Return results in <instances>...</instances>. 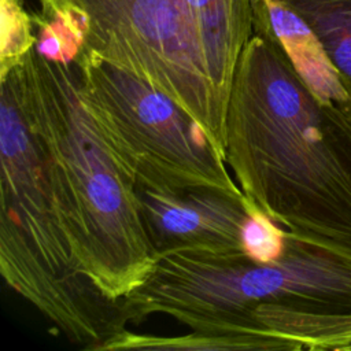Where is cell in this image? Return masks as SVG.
<instances>
[{
	"label": "cell",
	"instance_id": "7a4b0ae2",
	"mask_svg": "<svg viewBox=\"0 0 351 351\" xmlns=\"http://www.w3.org/2000/svg\"><path fill=\"white\" fill-rule=\"evenodd\" d=\"M7 78L38 134L67 239L80 271L119 304L154 269L133 180L118 166L80 95L75 63L44 58L33 47Z\"/></svg>",
	"mask_w": 351,
	"mask_h": 351
},
{
	"label": "cell",
	"instance_id": "5b68a950",
	"mask_svg": "<svg viewBox=\"0 0 351 351\" xmlns=\"http://www.w3.org/2000/svg\"><path fill=\"white\" fill-rule=\"evenodd\" d=\"M74 63L85 110L137 188L245 197L225 154L171 97L93 52L81 51Z\"/></svg>",
	"mask_w": 351,
	"mask_h": 351
},
{
	"label": "cell",
	"instance_id": "6da1fadb",
	"mask_svg": "<svg viewBox=\"0 0 351 351\" xmlns=\"http://www.w3.org/2000/svg\"><path fill=\"white\" fill-rule=\"evenodd\" d=\"M234 73L225 159L247 202L285 230L351 244V119L317 97L276 38L265 0Z\"/></svg>",
	"mask_w": 351,
	"mask_h": 351
},
{
	"label": "cell",
	"instance_id": "ba28073f",
	"mask_svg": "<svg viewBox=\"0 0 351 351\" xmlns=\"http://www.w3.org/2000/svg\"><path fill=\"white\" fill-rule=\"evenodd\" d=\"M210 73L230 100L241 51L254 34L251 0H184Z\"/></svg>",
	"mask_w": 351,
	"mask_h": 351
},
{
	"label": "cell",
	"instance_id": "277c9868",
	"mask_svg": "<svg viewBox=\"0 0 351 351\" xmlns=\"http://www.w3.org/2000/svg\"><path fill=\"white\" fill-rule=\"evenodd\" d=\"M263 302L351 314V244L287 230L285 251L273 263L245 254H165L119 302V315L125 325L165 314L202 333L251 335V311Z\"/></svg>",
	"mask_w": 351,
	"mask_h": 351
},
{
	"label": "cell",
	"instance_id": "9a60e30c",
	"mask_svg": "<svg viewBox=\"0 0 351 351\" xmlns=\"http://www.w3.org/2000/svg\"><path fill=\"white\" fill-rule=\"evenodd\" d=\"M265 1H267V0H265Z\"/></svg>",
	"mask_w": 351,
	"mask_h": 351
},
{
	"label": "cell",
	"instance_id": "7c38bea8",
	"mask_svg": "<svg viewBox=\"0 0 351 351\" xmlns=\"http://www.w3.org/2000/svg\"><path fill=\"white\" fill-rule=\"evenodd\" d=\"M0 74L14 67L36 45L33 16L22 5V0H0Z\"/></svg>",
	"mask_w": 351,
	"mask_h": 351
},
{
	"label": "cell",
	"instance_id": "8fae6325",
	"mask_svg": "<svg viewBox=\"0 0 351 351\" xmlns=\"http://www.w3.org/2000/svg\"><path fill=\"white\" fill-rule=\"evenodd\" d=\"M118 350H184V351H277L285 346L259 335H211L192 330L181 336L134 333L128 329L106 340L97 351Z\"/></svg>",
	"mask_w": 351,
	"mask_h": 351
},
{
	"label": "cell",
	"instance_id": "30bf717a",
	"mask_svg": "<svg viewBox=\"0 0 351 351\" xmlns=\"http://www.w3.org/2000/svg\"><path fill=\"white\" fill-rule=\"evenodd\" d=\"M314 30L335 64L350 103L351 119V0H280Z\"/></svg>",
	"mask_w": 351,
	"mask_h": 351
},
{
	"label": "cell",
	"instance_id": "5bb4252c",
	"mask_svg": "<svg viewBox=\"0 0 351 351\" xmlns=\"http://www.w3.org/2000/svg\"><path fill=\"white\" fill-rule=\"evenodd\" d=\"M244 254L258 263L278 261L287 247V230L259 208L251 206L241 229Z\"/></svg>",
	"mask_w": 351,
	"mask_h": 351
},
{
	"label": "cell",
	"instance_id": "4fadbf2b",
	"mask_svg": "<svg viewBox=\"0 0 351 351\" xmlns=\"http://www.w3.org/2000/svg\"><path fill=\"white\" fill-rule=\"evenodd\" d=\"M32 16L37 27V52L49 60L74 63L84 48L82 33L60 14Z\"/></svg>",
	"mask_w": 351,
	"mask_h": 351
},
{
	"label": "cell",
	"instance_id": "52a82bcc",
	"mask_svg": "<svg viewBox=\"0 0 351 351\" xmlns=\"http://www.w3.org/2000/svg\"><path fill=\"white\" fill-rule=\"evenodd\" d=\"M143 222L156 258L176 251L244 254L241 229L251 204L213 189L137 188Z\"/></svg>",
	"mask_w": 351,
	"mask_h": 351
},
{
	"label": "cell",
	"instance_id": "8992f818",
	"mask_svg": "<svg viewBox=\"0 0 351 351\" xmlns=\"http://www.w3.org/2000/svg\"><path fill=\"white\" fill-rule=\"evenodd\" d=\"M84 36L82 51L171 97L225 154L229 99L217 86L184 0H40Z\"/></svg>",
	"mask_w": 351,
	"mask_h": 351
},
{
	"label": "cell",
	"instance_id": "9c48e42d",
	"mask_svg": "<svg viewBox=\"0 0 351 351\" xmlns=\"http://www.w3.org/2000/svg\"><path fill=\"white\" fill-rule=\"evenodd\" d=\"M266 7L271 30L303 82L317 97L350 118V103L340 75L310 25L280 0H267Z\"/></svg>",
	"mask_w": 351,
	"mask_h": 351
},
{
	"label": "cell",
	"instance_id": "3957f363",
	"mask_svg": "<svg viewBox=\"0 0 351 351\" xmlns=\"http://www.w3.org/2000/svg\"><path fill=\"white\" fill-rule=\"evenodd\" d=\"M0 274L58 333L97 348L126 325L80 271L59 211L45 148L12 84L0 78Z\"/></svg>",
	"mask_w": 351,
	"mask_h": 351
}]
</instances>
